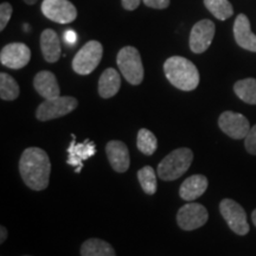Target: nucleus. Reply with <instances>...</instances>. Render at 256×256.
Here are the masks:
<instances>
[{"label":"nucleus","instance_id":"1","mask_svg":"<svg viewBox=\"0 0 256 256\" xmlns=\"http://www.w3.org/2000/svg\"><path fill=\"white\" fill-rule=\"evenodd\" d=\"M19 172L24 183L31 190H44L50 180L51 162L49 156L40 147H28L19 160Z\"/></svg>","mask_w":256,"mask_h":256},{"label":"nucleus","instance_id":"2","mask_svg":"<svg viewBox=\"0 0 256 256\" xmlns=\"http://www.w3.org/2000/svg\"><path fill=\"white\" fill-rule=\"evenodd\" d=\"M164 72L170 83L180 90H194L200 84V72L197 66L185 57L172 56L166 60Z\"/></svg>","mask_w":256,"mask_h":256},{"label":"nucleus","instance_id":"3","mask_svg":"<svg viewBox=\"0 0 256 256\" xmlns=\"http://www.w3.org/2000/svg\"><path fill=\"white\" fill-rule=\"evenodd\" d=\"M194 160V152L186 147L172 151L158 165L159 178L165 182H172L182 177L188 171Z\"/></svg>","mask_w":256,"mask_h":256},{"label":"nucleus","instance_id":"4","mask_svg":"<svg viewBox=\"0 0 256 256\" xmlns=\"http://www.w3.org/2000/svg\"><path fill=\"white\" fill-rule=\"evenodd\" d=\"M118 66L124 78L130 84L138 86L144 80V66L139 51L133 46H124L119 51Z\"/></svg>","mask_w":256,"mask_h":256},{"label":"nucleus","instance_id":"5","mask_svg":"<svg viewBox=\"0 0 256 256\" xmlns=\"http://www.w3.org/2000/svg\"><path fill=\"white\" fill-rule=\"evenodd\" d=\"M104 48L98 40H90L84 44L72 60L74 72L80 75H89L98 68L101 62Z\"/></svg>","mask_w":256,"mask_h":256},{"label":"nucleus","instance_id":"6","mask_svg":"<svg viewBox=\"0 0 256 256\" xmlns=\"http://www.w3.org/2000/svg\"><path fill=\"white\" fill-rule=\"evenodd\" d=\"M78 101L72 96H57L42 102L36 110V118L40 121H49L66 116L75 110Z\"/></svg>","mask_w":256,"mask_h":256},{"label":"nucleus","instance_id":"7","mask_svg":"<svg viewBox=\"0 0 256 256\" xmlns=\"http://www.w3.org/2000/svg\"><path fill=\"white\" fill-rule=\"evenodd\" d=\"M220 215L228 223L229 228L238 235H247L249 232V224L247 220V214L238 202L226 198L220 204Z\"/></svg>","mask_w":256,"mask_h":256},{"label":"nucleus","instance_id":"8","mask_svg":"<svg viewBox=\"0 0 256 256\" xmlns=\"http://www.w3.org/2000/svg\"><path fill=\"white\" fill-rule=\"evenodd\" d=\"M42 12L48 19L58 24H69L78 17V10L69 0H43Z\"/></svg>","mask_w":256,"mask_h":256},{"label":"nucleus","instance_id":"9","mask_svg":"<svg viewBox=\"0 0 256 256\" xmlns=\"http://www.w3.org/2000/svg\"><path fill=\"white\" fill-rule=\"evenodd\" d=\"M209 214L202 204L188 203L179 209L177 214V223L185 232L196 230L208 222Z\"/></svg>","mask_w":256,"mask_h":256},{"label":"nucleus","instance_id":"10","mask_svg":"<svg viewBox=\"0 0 256 256\" xmlns=\"http://www.w3.org/2000/svg\"><path fill=\"white\" fill-rule=\"evenodd\" d=\"M215 32V24L209 19H203L194 24L190 34V49L192 52H206L212 43Z\"/></svg>","mask_w":256,"mask_h":256},{"label":"nucleus","instance_id":"11","mask_svg":"<svg viewBox=\"0 0 256 256\" xmlns=\"http://www.w3.org/2000/svg\"><path fill=\"white\" fill-rule=\"evenodd\" d=\"M218 126L222 132L232 139H243L250 130V124L244 115L226 110L220 114Z\"/></svg>","mask_w":256,"mask_h":256},{"label":"nucleus","instance_id":"12","mask_svg":"<svg viewBox=\"0 0 256 256\" xmlns=\"http://www.w3.org/2000/svg\"><path fill=\"white\" fill-rule=\"evenodd\" d=\"M31 60V50L23 43H11L0 52V62L10 69L24 68Z\"/></svg>","mask_w":256,"mask_h":256},{"label":"nucleus","instance_id":"13","mask_svg":"<svg viewBox=\"0 0 256 256\" xmlns=\"http://www.w3.org/2000/svg\"><path fill=\"white\" fill-rule=\"evenodd\" d=\"M96 145L92 140H86L83 142H76V136L72 134V140L68 147V162L75 168L76 174H80L83 168V162L95 156Z\"/></svg>","mask_w":256,"mask_h":256},{"label":"nucleus","instance_id":"14","mask_svg":"<svg viewBox=\"0 0 256 256\" xmlns=\"http://www.w3.org/2000/svg\"><path fill=\"white\" fill-rule=\"evenodd\" d=\"M106 154L114 171L124 174L130 168V152L124 142L112 140L106 145Z\"/></svg>","mask_w":256,"mask_h":256},{"label":"nucleus","instance_id":"15","mask_svg":"<svg viewBox=\"0 0 256 256\" xmlns=\"http://www.w3.org/2000/svg\"><path fill=\"white\" fill-rule=\"evenodd\" d=\"M234 36L236 43L244 50L256 52V34L250 30V23L246 14H238L234 23Z\"/></svg>","mask_w":256,"mask_h":256},{"label":"nucleus","instance_id":"16","mask_svg":"<svg viewBox=\"0 0 256 256\" xmlns=\"http://www.w3.org/2000/svg\"><path fill=\"white\" fill-rule=\"evenodd\" d=\"M34 87L38 94L46 100L60 96V89L56 76L51 72H48V70L40 72L34 76Z\"/></svg>","mask_w":256,"mask_h":256},{"label":"nucleus","instance_id":"17","mask_svg":"<svg viewBox=\"0 0 256 256\" xmlns=\"http://www.w3.org/2000/svg\"><path fill=\"white\" fill-rule=\"evenodd\" d=\"M208 188V179L203 174H194L183 182L179 188V196L184 200L191 202L200 197Z\"/></svg>","mask_w":256,"mask_h":256},{"label":"nucleus","instance_id":"18","mask_svg":"<svg viewBox=\"0 0 256 256\" xmlns=\"http://www.w3.org/2000/svg\"><path fill=\"white\" fill-rule=\"evenodd\" d=\"M40 49L44 60L55 63L60 57V40L58 34L51 28H46L40 34Z\"/></svg>","mask_w":256,"mask_h":256},{"label":"nucleus","instance_id":"19","mask_svg":"<svg viewBox=\"0 0 256 256\" xmlns=\"http://www.w3.org/2000/svg\"><path fill=\"white\" fill-rule=\"evenodd\" d=\"M121 86L119 72L113 68L106 69L98 80V94L101 98H110L118 94Z\"/></svg>","mask_w":256,"mask_h":256},{"label":"nucleus","instance_id":"20","mask_svg":"<svg viewBox=\"0 0 256 256\" xmlns=\"http://www.w3.org/2000/svg\"><path fill=\"white\" fill-rule=\"evenodd\" d=\"M81 256H116L114 248L100 238H89L82 244Z\"/></svg>","mask_w":256,"mask_h":256},{"label":"nucleus","instance_id":"21","mask_svg":"<svg viewBox=\"0 0 256 256\" xmlns=\"http://www.w3.org/2000/svg\"><path fill=\"white\" fill-rule=\"evenodd\" d=\"M234 92L243 102L256 104V80L244 78L238 81L234 86Z\"/></svg>","mask_w":256,"mask_h":256},{"label":"nucleus","instance_id":"22","mask_svg":"<svg viewBox=\"0 0 256 256\" xmlns=\"http://www.w3.org/2000/svg\"><path fill=\"white\" fill-rule=\"evenodd\" d=\"M136 146L140 152L146 156H152L156 151L158 147V140L156 136L150 130L142 128L138 133L136 138Z\"/></svg>","mask_w":256,"mask_h":256},{"label":"nucleus","instance_id":"23","mask_svg":"<svg viewBox=\"0 0 256 256\" xmlns=\"http://www.w3.org/2000/svg\"><path fill=\"white\" fill-rule=\"evenodd\" d=\"M19 96V86L8 74H0V98L5 101H14Z\"/></svg>","mask_w":256,"mask_h":256},{"label":"nucleus","instance_id":"24","mask_svg":"<svg viewBox=\"0 0 256 256\" xmlns=\"http://www.w3.org/2000/svg\"><path fill=\"white\" fill-rule=\"evenodd\" d=\"M204 5L220 20H226L234 14L232 5L228 0H204Z\"/></svg>","mask_w":256,"mask_h":256},{"label":"nucleus","instance_id":"25","mask_svg":"<svg viewBox=\"0 0 256 256\" xmlns=\"http://www.w3.org/2000/svg\"><path fill=\"white\" fill-rule=\"evenodd\" d=\"M138 179H139L140 185L142 190L147 194H154L156 192V174L154 168L152 166H144L138 171Z\"/></svg>","mask_w":256,"mask_h":256},{"label":"nucleus","instance_id":"26","mask_svg":"<svg viewBox=\"0 0 256 256\" xmlns=\"http://www.w3.org/2000/svg\"><path fill=\"white\" fill-rule=\"evenodd\" d=\"M14 14V8L10 2H2L0 5V31H4L11 16Z\"/></svg>","mask_w":256,"mask_h":256},{"label":"nucleus","instance_id":"27","mask_svg":"<svg viewBox=\"0 0 256 256\" xmlns=\"http://www.w3.org/2000/svg\"><path fill=\"white\" fill-rule=\"evenodd\" d=\"M244 146L250 154L256 156V124L250 128L247 136L244 138Z\"/></svg>","mask_w":256,"mask_h":256},{"label":"nucleus","instance_id":"28","mask_svg":"<svg viewBox=\"0 0 256 256\" xmlns=\"http://www.w3.org/2000/svg\"><path fill=\"white\" fill-rule=\"evenodd\" d=\"M142 2L147 8L156 10L166 8L170 5V0H142Z\"/></svg>","mask_w":256,"mask_h":256},{"label":"nucleus","instance_id":"29","mask_svg":"<svg viewBox=\"0 0 256 256\" xmlns=\"http://www.w3.org/2000/svg\"><path fill=\"white\" fill-rule=\"evenodd\" d=\"M63 38H64V40H66V44H69V46H74V44L76 43V40H78V34H76L75 31L66 30V32H64Z\"/></svg>","mask_w":256,"mask_h":256},{"label":"nucleus","instance_id":"30","mask_svg":"<svg viewBox=\"0 0 256 256\" xmlns=\"http://www.w3.org/2000/svg\"><path fill=\"white\" fill-rule=\"evenodd\" d=\"M140 2H142V0H121L124 8L128 10V11H134L140 5Z\"/></svg>","mask_w":256,"mask_h":256},{"label":"nucleus","instance_id":"31","mask_svg":"<svg viewBox=\"0 0 256 256\" xmlns=\"http://www.w3.org/2000/svg\"><path fill=\"white\" fill-rule=\"evenodd\" d=\"M6 238H8V230L4 226H0V243H4Z\"/></svg>","mask_w":256,"mask_h":256},{"label":"nucleus","instance_id":"32","mask_svg":"<svg viewBox=\"0 0 256 256\" xmlns=\"http://www.w3.org/2000/svg\"><path fill=\"white\" fill-rule=\"evenodd\" d=\"M252 223H254V226H256V209L252 211Z\"/></svg>","mask_w":256,"mask_h":256},{"label":"nucleus","instance_id":"33","mask_svg":"<svg viewBox=\"0 0 256 256\" xmlns=\"http://www.w3.org/2000/svg\"><path fill=\"white\" fill-rule=\"evenodd\" d=\"M24 2L28 5H34V4H36L37 0H24Z\"/></svg>","mask_w":256,"mask_h":256},{"label":"nucleus","instance_id":"34","mask_svg":"<svg viewBox=\"0 0 256 256\" xmlns=\"http://www.w3.org/2000/svg\"><path fill=\"white\" fill-rule=\"evenodd\" d=\"M25 256H28V255H25Z\"/></svg>","mask_w":256,"mask_h":256}]
</instances>
